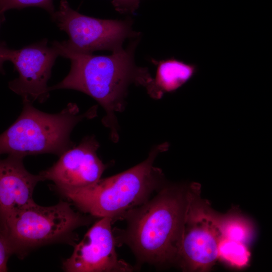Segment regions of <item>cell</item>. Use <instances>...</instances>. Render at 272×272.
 Returning a JSON list of instances; mask_svg holds the SVG:
<instances>
[{"mask_svg":"<svg viewBox=\"0 0 272 272\" xmlns=\"http://www.w3.org/2000/svg\"><path fill=\"white\" fill-rule=\"evenodd\" d=\"M72 205L69 201H60L44 207L34 201L1 223V230L20 258L46 245L64 242L74 246L78 239L75 231L88 225L92 220L86 214L76 211Z\"/></svg>","mask_w":272,"mask_h":272,"instance_id":"5","label":"cell"},{"mask_svg":"<svg viewBox=\"0 0 272 272\" xmlns=\"http://www.w3.org/2000/svg\"><path fill=\"white\" fill-rule=\"evenodd\" d=\"M250 252L245 243L221 237L218 257L231 265L242 267L248 263Z\"/></svg>","mask_w":272,"mask_h":272,"instance_id":"14","label":"cell"},{"mask_svg":"<svg viewBox=\"0 0 272 272\" xmlns=\"http://www.w3.org/2000/svg\"><path fill=\"white\" fill-rule=\"evenodd\" d=\"M168 144L158 145L140 164L115 175L100 178L93 184L78 189H57L58 192L81 212L92 217H109L113 222L124 218L131 210L149 200L163 180L160 169L154 166Z\"/></svg>","mask_w":272,"mask_h":272,"instance_id":"3","label":"cell"},{"mask_svg":"<svg viewBox=\"0 0 272 272\" xmlns=\"http://www.w3.org/2000/svg\"><path fill=\"white\" fill-rule=\"evenodd\" d=\"M99 144L94 136H87L77 146L59 157L50 168L39 173L57 189H78L97 181L107 167L99 159Z\"/></svg>","mask_w":272,"mask_h":272,"instance_id":"10","label":"cell"},{"mask_svg":"<svg viewBox=\"0 0 272 272\" xmlns=\"http://www.w3.org/2000/svg\"><path fill=\"white\" fill-rule=\"evenodd\" d=\"M157 64L155 78L147 85L150 95L159 98L164 93L174 92L191 79L197 71L194 64L174 57L154 61Z\"/></svg>","mask_w":272,"mask_h":272,"instance_id":"12","label":"cell"},{"mask_svg":"<svg viewBox=\"0 0 272 272\" xmlns=\"http://www.w3.org/2000/svg\"><path fill=\"white\" fill-rule=\"evenodd\" d=\"M51 44L59 55L70 59L71 69L59 83L49 87V91L71 89L83 92L96 100L104 108L103 124L110 130L112 141L117 140L115 113L123 108L128 85L134 82L147 86L152 78L145 69L137 67L132 50L122 48L109 55L77 53L63 47L58 41Z\"/></svg>","mask_w":272,"mask_h":272,"instance_id":"1","label":"cell"},{"mask_svg":"<svg viewBox=\"0 0 272 272\" xmlns=\"http://www.w3.org/2000/svg\"><path fill=\"white\" fill-rule=\"evenodd\" d=\"M141 0H112L116 11L120 13H132L139 8Z\"/></svg>","mask_w":272,"mask_h":272,"instance_id":"17","label":"cell"},{"mask_svg":"<svg viewBox=\"0 0 272 272\" xmlns=\"http://www.w3.org/2000/svg\"><path fill=\"white\" fill-rule=\"evenodd\" d=\"M187 190L165 187L129 212L126 242L143 261L163 263L177 257L188 203Z\"/></svg>","mask_w":272,"mask_h":272,"instance_id":"2","label":"cell"},{"mask_svg":"<svg viewBox=\"0 0 272 272\" xmlns=\"http://www.w3.org/2000/svg\"><path fill=\"white\" fill-rule=\"evenodd\" d=\"M13 246L5 233L0 232V272L7 271V263L10 256L14 254Z\"/></svg>","mask_w":272,"mask_h":272,"instance_id":"16","label":"cell"},{"mask_svg":"<svg viewBox=\"0 0 272 272\" xmlns=\"http://www.w3.org/2000/svg\"><path fill=\"white\" fill-rule=\"evenodd\" d=\"M209 218L217 228L221 237L246 243L252 238V225L244 218L230 215L219 217L208 211Z\"/></svg>","mask_w":272,"mask_h":272,"instance_id":"13","label":"cell"},{"mask_svg":"<svg viewBox=\"0 0 272 272\" xmlns=\"http://www.w3.org/2000/svg\"><path fill=\"white\" fill-rule=\"evenodd\" d=\"M39 7L46 11L52 16L55 10L53 0H0L1 20L4 19V14L11 9L21 10L28 7Z\"/></svg>","mask_w":272,"mask_h":272,"instance_id":"15","label":"cell"},{"mask_svg":"<svg viewBox=\"0 0 272 272\" xmlns=\"http://www.w3.org/2000/svg\"><path fill=\"white\" fill-rule=\"evenodd\" d=\"M112 222L109 217L99 218L74 246L72 255L63 262V269L67 272L132 270L130 265L117 257Z\"/></svg>","mask_w":272,"mask_h":272,"instance_id":"9","label":"cell"},{"mask_svg":"<svg viewBox=\"0 0 272 272\" xmlns=\"http://www.w3.org/2000/svg\"><path fill=\"white\" fill-rule=\"evenodd\" d=\"M22 112L0 138V153L28 155L52 154L60 156L76 146L71 139L75 126L96 115L93 106L80 113L76 103H69L57 113L41 111L28 100H22Z\"/></svg>","mask_w":272,"mask_h":272,"instance_id":"4","label":"cell"},{"mask_svg":"<svg viewBox=\"0 0 272 272\" xmlns=\"http://www.w3.org/2000/svg\"><path fill=\"white\" fill-rule=\"evenodd\" d=\"M69 39L60 44L72 51L92 54L98 50L112 52L122 48L124 40L132 36L126 21L101 19L82 14L73 9L66 0H61L57 10L51 16Z\"/></svg>","mask_w":272,"mask_h":272,"instance_id":"6","label":"cell"},{"mask_svg":"<svg viewBox=\"0 0 272 272\" xmlns=\"http://www.w3.org/2000/svg\"><path fill=\"white\" fill-rule=\"evenodd\" d=\"M198 193L188 196L184 227L177 257L190 271L209 270L218 257L221 235L208 218L206 205Z\"/></svg>","mask_w":272,"mask_h":272,"instance_id":"8","label":"cell"},{"mask_svg":"<svg viewBox=\"0 0 272 272\" xmlns=\"http://www.w3.org/2000/svg\"><path fill=\"white\" fill-rule=\"evenodd\" d=\"M24 157L10 154L0 162V217L4 222L20 210L34 202L35 187L44 181L39 173L34 175L25 168Z\"/></svg>","mask_w":272,"mask_h":272,"instance_id":"11","label":"cell"},{"mask_svg":"<svg viewBox=\"0 0 272 272\" xmlns=\"http://www.w3.org/2000/svg\"><path fill=\"white\" fill-rule=\"evenodd\" d=\"M57 49L48 40L25 46L19 49L9 48L5 42L0 46L1 68L6 61H11L19 74L18 78L9 82V89L20 96L22 100L40 103L49 97V80L52 68L58 56Z\"/></svg>","mask_w":272,"mask_h":272,"instance_id":"7","label":"cell"}]
</instances>
